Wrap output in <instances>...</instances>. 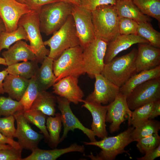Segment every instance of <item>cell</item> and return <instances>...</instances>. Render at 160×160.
Returning a JSON list of instances; mask_svg holds the SVG:
<instances>
[{"instance_id":"24","label":"cell","mask_w":160,"mask_h":160,"mask_svg":"<svg viewBox=\"0 0 160 160\" xmlns=\"http://www.w3.org/2000/svg\"><path fill=\"white\" fill-rule=\"evenodd\" d=\"M29 80L20 76L8 74L3 81L5 92L13 99L19 101L28 87Z\"/></svg>"},{"instance_id":"47","label":"cell","mask_w":160,"mask_h":160,"mask_svg":"<svg viewBox=\"0 0 160 160\" xmlns=\"http://www.w3.org/2000/svg\"><path fill=\"white\" fill-rule=\"evenodd\" d=\"M72 5L79 6L81 0H61Z\"/></svg>"},{"instance_id":"27","label":"cell","mask_w":160,"mask_h":160,"mask_svg":"<svg viewBox=\"0 0 160 160\" xmlns=\"http://www.w3.org/2000/svg\"><path fill=\"white\" fill-rule=\"evenodd\" d=\"M38 63L36 60L23 61L8 66L5 69L9 74L29 79L36 75L39 68Z\"/></svg>"},{"instance_id":"45","label":"cell","mask_w":160,"mask_h":160,"mask_svg":"<svg viewBox=\"0 0 160 160\" xmlns=\"http://www.w3.org/2000/svg\"><path fill=\"white\" fill-rule=\"evenodd\" d=\"M160 115V100L154 102L153 106L149 119H153Z\"/></svg>"},{"instance_id":"37","label":"cell","mask_w":160,"mask_h":160,"mask_svg":"<svg viewBox=\"0 0 160 160\" xmlns=\"http://www.w3.org/2000/svg\"><path fill=\"white\" fill-rule=\"evenodd\" d=\"M136 146L140 152L145 154L160 145V137L158 133L143 137L137 141Z\"/></svg>"},{"instance_id":"8","label":"cell","mask_w":160,"mask_h":160,"mask_svg":"<svg viewBox=\"0 0 160 160\" xmlns=\"http://www.w3.org/2000/svg\"><path fill=\"white\" fill-rule=\"evenodd\" d=\"M107 45L105 41L95 38L83 48L82 57L85 72L91 78L101 74L103 70Z\"/></svg>"},{"instance_id":"17","label":"cell","mask_w":160,"mask_h":160,"mask_svg":"<svg viewBox=\"0 0 160 160\" xmlns=\"http://www.w3.org/2000/svg\"><path fill=\"white\" fill-rule=\"evenodd\" d=\"M137 47L135 60L137 73L160 65V49L144 43L137 44Z\"/></svg>"},{"instance_id":"22","label":"cell","mask_w":160,"mask_h":160,"mask_svg":"<svg viewBox=\"0 0 160 160\" xmlns=\"http://www.w3.org/2000/svg\"><path fill=\"white\" fill-rule=\"evenodd\" d=\"M114 6L119 18H129L138 23H150L152 20L151 17L143 14L132 0H116Z\"/></svg>"},{"instance_id":"36","label":"cell","mask_w":160,"mask_h":160,"mask_svg":"<svg viewBox=\"0 0 160 160\" xmlns=\"http://www.w3.org/2000/svg\"><path fill=\"white\" fill-rule=\"evenodd\" d=\"M21 111H23V107L19 101L9 97H0V117L14 115Z\"/></svg>"},{"instance_id":"28","label":"cell","mask_w":160,"mask_h":160,"mask_svg":"<svg viewBox=\"0 0 160 160\" xmlns=\"http://www.w3.org/2000/svg\"><path fill=\"white\" fill-rule=\"evenodd\" d=\"M62 123L60 113H56L54 116H49L47 119L46 126L49 135L48 143L52 148L57 147L60 143Z\"/></svg>"},{"instance_id":"12","label":"cell","mask_w":160,"mask_h":160,"mask_svg":"<svg viewBox=\"0 0 160 160\" xmlns=\"http://www.w3.org/2000/svg\"><path fill=\"white\" fill-rule=\"evenodd\" d=\"M31 11L25 4L15 0H0V18L4 25L5 31L16 30L20 18Z\"/></svg>"},{"instance_id":"33","label":"cell","mask_w":160,"mask_h":160,"mask_svg":"<svg viewBox=\"0 0 160 160\" xmlns=\"http://www.w3.org/2000/svg\"><path fill=\"white\" fill-rule=\"evenodd\" d=\"M144 14L160 22V0H132Z\"/></svg>"},{"instance_id":"9","label":"cell","mask_w":160,"mask_h":160,"mask_svg":"<svg viewBox=\"0 0 160 160\" xmlns=\"http://www.w3.org/2000/svg\"><path fill=\"white\" fill-rule=\"evenodd\" d=\"M160 100V77L146 81L135 87L127 97L131 110L146 104Z\"/></svg>"},{"instance_id":"10","label":"cell","mask_w":160,"mask_h":160,"mask_svg":"<svg viewBox=\"0 0 160 160\" xmlns=\"http://www.w3.org/2000/svg\"><path fill=\"white\" fill-rule=\"evenodd\" d=\"M58 108L61 112V117L64 129L60 143L66 137L70 131L73 132L76 129L81 130L88 137L90 142L96 141L95 136L92 131L85 127L80 122L72 112L70 106V102L66 99L59 96L56 97Z\"/></svg>"},{"instance_id":"44","label":"cell","mask_w":160,"mask_h":160,"mask_svg":"<svg viewBox=\"0 0 160 160\" xmlns=\"http://www.w3.org/2000/svg\"><path fill=\"white\" fill-rule=\"evenodd\" d=\"M0 144L2 145L8 144L12 147L17 148H21L17 142L13 139L6 137L0 132Z\"/></svg>"},{"instance_id":"48","label":"cell","mask_w":160,"mask_h":160,"mask_svg":"<svg viewBox=\"0 0 160 160\" xmlns=\"http://www.w3.org/2000/svg\"><path fill=\"white\" fill-rule=\"evenodd\" d=\"M5 31V28L4 23L0 18V33Z\"/></svg>"},{"instance_id":"30","label":"cell","mask_w":160,"mask_h":160,"mask_svg":"<svg viewBox=\"0 0 160 160\" xmlns=\"http://www.w3.org/2000/svg\"><path fill=\"white\" fill-rule=\"evenodd\" d=\"M22 40L28 41L25 31L20 25H18L17 29L14 31L0 33V54L3 49H7L14 43Z\"/></svg>"},{"instance_id":"35","label":"cell","mask_w":160,"mask_h":160,"mask_svg":"<svg viewBox=\"0 0 160 160\" xmlns=\"http://www.w3.org/2000/svg\"><path fill=\"white\" fill-rule=\"evenodd\" d=\"M39 91L35 75L29 79L28 87L19 101L23 106V112L31 108Z\"/></svg>"},{"instance_id":"23","label":"cell","mask_w":160,"mask_h":160,"mask_svg":"<svg viewBox=\"0 0 160 160\" xmlns=\"http://www.w3.org/2000/svg\"><path fill=\"white\" fill-rule=\"evenodd\" d=\"M54 60L46 57L35 75L36 80L39 91H46L56 82V77L53 71Z\"/></svg>"},{"instance_id":"14","label":"cell","mask_w":160,"mask_h":160,"mask_svg":"<svg viewBox=\"0 0 160 160\" xmlns=\"http://www.w3.org/2000/svg\"><path fill=\"white\" fill-rule=\"evenodd\" d=\"M106 122L111 123L109 130L112 133L118 131L121 124L131 115L127 96L119 92L115 100L107 105Z\"/></svg>"},{"instance_id":"26","label":"cell","mask_w":160,"mask_h":160,"mask_svg":"<svg viewBox=\"0 0 160 160\" xmlns=\"http://www.w3.org/2000/svg\"><path fill=\"white\" fill-rule=\"evenodd\" d=\"M56 102V97L52 94L46 91H40L31 108L40 111L46 116H54Z\"/></svg>"},{"instance_id":"3","label":"cell","mask_w":160,"mask_h":160,"mask_svg":"<svg viewBox=\"0 0 160 160\" xmlns=\"http://www.w3.org/2000/svg\"><path fill=\"white\" fill-rule=\"evenodd\" d=\"M72 6L60 1L43 6L38 13L41 32L49 36L57 31L71 15Z\"/></svg>"},{"instance_id":"31","label":"cell","mask_w":160,"mask_h":160,"mask_svg":"<svg viewBox=\"0 0 160 160\" xmlns=\"http://www.w3.org/2000/svg\"><path fill=\"white\" fill-rule=\"evenodd\" d=\"M154 102L147 103L132 111L131 116L127 120L129 126L135 128L149 119L152 111Z\"/></svg>"},{"instance_id":"13","label":"cell","mask_w":160,"mask_h":160,"mask_svg":"<svg viewBox=\"0 0 160 160\" xmlns=\"http://www.w3.org/2000/svg\"><path fill=\"white\" fill-rule=\"evenodd\" d=\"M14 115L17 125L14 137L17 139V142L22 149L32 151L38 147L44 135L32 129L30 123L24 116L23 111L17 112Z\"/></svg>"},{"instance_id":"39","label":"cell","mask_w":160,"mask_h":160,"mask_svg":"<svg viewBox=\"0 0 160 160\" xmlns=\"http://www.w3.org/2000/svg\"><path fill=\"white\" fill-rule=\"evenodd\" d=\"M138 23L129 18H119L118 31L119 34L127 35L137 34Z\"/></svg>"},{"instance_id":"42","label":"cell","mask_w":160,"mask_h":160,"mask_svg":"<svg viewBox=\"0 0 160 160\" xmlns=\"http://www.w3.org/2000/svg\"><path fill=\"white\" fill-rule=\"evenodd\" d=\"M61 0H25V4L32 11L38 13L41 7L47 4Z\"/></svg>"},{"instance_id":"11","label":"cell","mask_w":160,"mask_h":160,"mask_svg":"<svg viewBox=\"0 0 160 160\" xmlns=\"http://www.w3.org/2000/svg\"><path fill=\"white\" fill-rule=\"evenodd\" d=\"M71 15L83 49L95 38L91 12L80 6L73 5Z\"/></svg>"},{"instance_id":"32","label":"cell","mask_w":160,"mask_h":160,"mask_svg":"<svg viewBox=\"0 0 160 160\" xmlns=\"http://www.w3.org/2000/svg\"><path fill=\"white\" fill-rule=\"evenodd\" d=\"M160 129V122L157 120L149 119L141 125L134 128L131 136L134 141L153 134L158 133Z\"/></svg>"},{"instance_id":"5","label":"cell","mask_w":160,"mask_h":160,"mask_svg":"<svg viewBox=\"0 0 160 160\" xmlns=\"http://www.w3.org/2000/svg\"><path fill=\"white\" fill-rule=\"evenodd\" d=\"M44 44L50 47L48 56L53 60L58 58L66 50L80 45L71 15L63 26L50 38L44 41Z\"/></svg>"},{"instance_id":"49","label":"cell","mask_w":160,"mask_h":160,"mask_svg":"<svg viewBox=\"0 0 160 160\" xmlns=\"http://www.w3.org/2000/svg\"><path fill=\"white\" fill-rule=\"evenodd\" d=\"M12 147L11 146L8 144L2 145L0 144V150L7 148H10Z\"/></svg>"},{"instance_id":"25","label":"cell","mask_w":160,"mask_h":160,"mask_svg":"<svg viewBox=\"0 0 160 160\" xmlns=\"http://www.w3.org/2000/svg\"><path fill=\"white\" fill-rule=\"evenodd\" d=\"M160 77V65L154 69L140 71L132 75L119 88V92L127 97L136 87L148 81Z\"/></svg>"},{"instance_id":"16","label":"cell","mask_w":160,"mask_h":160,"mask_svg":"<svg viewBox=\"0 0 160 160\" xmlns=\"http://www.w3.org/2000/svg\"><path fill=\"white\" fill-rule=\"evenodd\" d=\"M53 87L54 93L71 103L77 105L82 102L84 94L78 85V77H65L56 82Z\"/></svg>"},{"instance_id":"38","label":"cell","mask_w":160,"mask_h":160,"mask_svg":"<svg viewBox=\"0 0 160 160\" xmlns=\"http://www.w3.org/2000/svg\"><path fill=\"white\" fill-rule=\"evenodd\" d=\"M14 115L4 117H0V132L9 138L13 139L16 132Z\"/></svg>"},{"instance_id":"46","label":"cell","mask_w":160,"mask_h":160,"mask_svg":"<svg viewBox=\"0 0 160 160\" xmlns=\"http://www.w3.org/2000/svg\"><path fill=\"white\" fill-rule=\"evenodd\" d=\"M8 74L5 69L0 71V95L3 94L5 93L3 87V81Z\"/></svg>"},{"instance_id":"2","label":"cell","mask_w":160,"mask_h":160,"mask_svg":"<svg viewBox=\"0 0 160 160\" xmlns=\"http://www.w3.org/2000/svg\"><path fill=\"white\" fill-rule=\"evenodd\" d=\"M137 49L134 48L129 53L115 57L105 64L101 74L119 88L137 73L135 60Z\"/></svg>"},{"instance_id":"29","label":"cell","mask_w":160,"mask_h":160,"mask_svg":"<svg viewBox=\"0 0 160 160\" xmlns=\"http://www.w3.org/2000/svg\"><path fill=\"white\" fill-rule=\"evenodd\" d=\"M23 115L29 123L35 125L40 129L45 141L48 143L49 135L45 125L46 115L40 111L31 108L23 111Z\"/></svg>"},{"instance_id":"34","label":"cell","mask_w":160,"mask_h":160,"mask_svg":"<svg viewBox=\"0 0 160 160\" xmlns=\"http://www.w3.org/2000/svg\"><path fill=\"white\" fill-rule=\"evenodd\" d=\"M137 34L148 41L152 46L160 49V33L150 22L139 23Z\"/></svg>"},{"instance_id":"51","label":"cell","mask_w":160,"mask_h":160,"mask_svg":"<svg viewBox=\"0 0 160 160\" xmlns=\"http://www.w3.org/2000/svg\"><path fill=\"white\" fill-rule=\"evenodd\" d=\"M17 1L22 3V4H25V0H15Z\"/></svg>"},{"instance_id":"50","label":"cell","mask_w":160,"mask_h":160,"mask_svg":"<svg viewBox=\"0 0 160 160\" xmlns=\"http://www.w3.org/2000/svg\"><path fill=\"white\" fill-rule=\"evenodd\" d=\"M0 65L7 66L5 60L3 57H0Z\"/></svg>"},{"instance_id":"20","label":"cell","mask_w":160,"mask_h":160,"mask_svg":"<svg viewBox=\"0 0 160 160\" xmlns=\"http://www.w3.org/2000/svg\"><path fill=\"white\" fill-rule=\"evenodd\" d=\"M7 66L20 61L36 60V56L30 45L22 40L15 43L2 53Z\"/></svg>"},{"instance_id":"1","label":"cell","mask_w":160,"mask_h":160,"mask_svg":"<svg viewBox=\"0 0 160 160\" xmlns=\"http://www.w3.org/2000/svg\"><path fill=\"white\" fill-rule=\"evenodd\" d=\"M91 13L95 38L108 43L119 34V18L114 5H101Z\"/></svg>"},{"instance_id":"4","label":"cell","mask_w":160,"mask_h":160,"mask_svg":"<svg viewBox=\"0 0 160 160\" xmlns=\"http://www.w3.org/2000/svg\"><path fill=\"white\" fill-rule=\"evenodd\" d=\"M134 128L130 126L127 130L116 136H107L99 141L83 142L85 145L95 146L101 149L95 156L91 153L87 156L93 160H113L119 154L125 153L129 154L125 148L133 142L131 134Z\"/></svg>"},{"instance_id":"19","label":"cell","mask_w":160,"mask_h":160,"mask_svg":"<svg viewBox=\"0 0 160 160\" xmlns=\"http://www.w3.org/2000/svg\"><path fill=\"white\" fill-rule=\"evenodd\" d=\"M84 104L82 105L90 113L92 121L91 129L95 136L101 139L108 136V132L105 124L106 118L107 111V105L101 104L83 100Z\"/></svg>"},{"instance_id":"43","label":"cell","mask_w":160,"mask_h":160,"mask_svg":"<svg viewBox=\"0 0 160 160\" xmlns=\"http://www.w3.org/2000/svg\"><path fill=\"white\" fill-rule=\"evenodd\" d=\"M160 156V145L157 147L147 152L145 155L137 158L138 160H153Z\"/></svg>"},{"instance_id":"7","label":"cell","mask_w":160,"mask_h":160,"mask_svg":"<svg viewBox=\"0 0 160 160\" xmlns=\"http://www.w3.org/2000/svg\"><path fill=\"white\" fill-rule=\"evenodd\" d=\"M18 25L25 31L30 46L36 56V60L41 64L45 57L49 55V50L46 48L41 34L38 13L32 10L23 15L20 19Z\"/></svg>"},{"instance_id":"18","label":"cell","mask_w":160,"mask_h":160,"mask_svg":"<svg viewBox=\"0 0 160 160\" xmlns=\"http://www.w3.org/2000/svg\"><path fill=\"white\" fill-rule=\"evenodd\" d=\"M140 43L149 44L148 41L137 34H119L107 43L104 63H108L120 52L127 49L132 45Z\"/></svg>"},{"instance_id":"6","label":"cell","mask_w":160,"mask_h":160,"mask_svg":"<svg viewBox=\"0 0 160 160\" xmlns=\"http://www.w3.org/2000/svg\"><path fill=\"white\" fill-rule=\"evenodd\" d=\"M83 51L80 45L72 47L64 51L54 60L53 69L56 82L67 76L78 78L85 73L82 60Z\"/></svg>"},{"instance_id":"15","label":"cell","mask_w":160,"mask_h":160,"mask_svg":"<svg viewBox=\"0 0 160 160\" xmlns=\"http://www.w3.org/2000/svg\"><path fill=\"white\" fill-rule=\"evenodd\" d=\"M93 91L85 100L106 105L113 102L119 92V87L101 74L95 75Z\"/></svg>"},{"instance_id":"40","label":"cell","mask_w":160,"mask_h":160,"mask_svg":"<svg viewBox=\"0 0 160 160\" xmlns=\"http://www.w3.org/2000/svg\"><path fill=\"white\" fill-rule=\"evenodd\" d=\"M116 1V0H81L79 6L91 12L101 5H114Z\"/></svg>"},{"instance_id":"41","label":"cell","mask_w":160,"mask_h":160,"mask_svg":"<svg viewBox=\"0 0 160 160\" xmlns=\"http://www.w3.org/2000/svg\"><path fill=\"white\" fill-rule=\"evenodd\" d=\"M22 149L12 147L0 150V160H22Z\"/></svg>"},{"instance_id":"21","label":"cell","mask_w":160,"mask_h":160,"mask_svg":"<svg viewBox=\"0 0 160 160\" xmlns=\"http://www.w3.org/2000/svg\"><path fill=\"white\" fill-rule=\"evenodd\" d=\"M85 150L83 145H79L76 143L63 148L44 150L37 147L32 151L29 156L22 160H55L65 153L74 152L83 153Z\"/></svg>"}]
</instances>
